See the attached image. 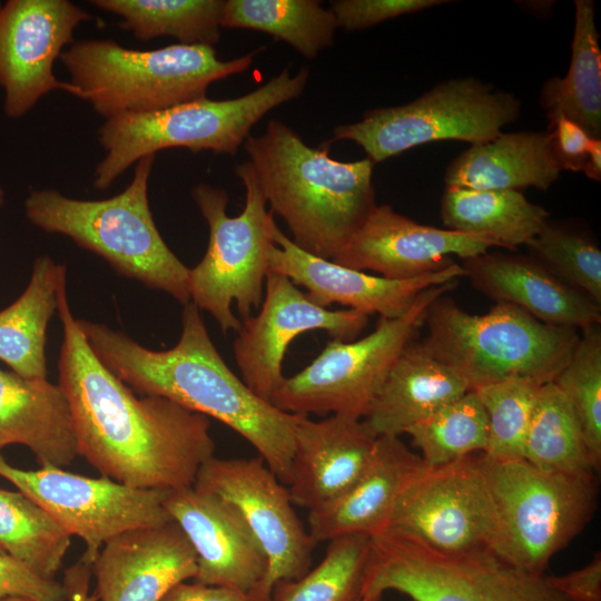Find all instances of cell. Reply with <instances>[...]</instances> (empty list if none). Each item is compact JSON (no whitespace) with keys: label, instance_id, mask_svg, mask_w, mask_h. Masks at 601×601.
<instances>
[{"label":"cell","instance_id":"obj_22","mask_svg":"<svg viewBox=\"0 0 601 601\" xmlns=\"http://www.w3.org/2000/svg\"><path fill=\"white\" fill-rule=\"evenodd\" d=\"M376 440L362 418L298 415L286 485L293 503L309 511L342 495L370 465Z\"/></svg>","mask_w":601,"mask_h":601},{"label":"cell","instance_id":"obj_19","mask_svg":"<svg viewBox=\"0 0 601 601\" xmlns=\"http://www.w3.org/2000/svg\"><path fill=\"white\" fill-rule=\"evenodd\" d=\"M165 508L196 553L194 581L234 589L253 600L268 563L239 510L194 486L170 491Z\"/></svg>","mask_w":601,"mask_h":601},{"label":"cell","instance_id":"obj_48","mask_svg":"<svg viewBox=\"0 0 601 601\" xmlns=\"http://www.w3.org/2000/svg\"><path fill=\"white\" fill-rule=\"evenodd\" d=\"M1 601H33V600L28 599V598H21V597H9Z\"/></svg>","mask_w":601,"mask_h":601},{"label":"cell","instance_id":"obj_38","mask_svg":"<svg viewBox=\"0 0 601 601\" xmlns=\"http://www.w3.org/2000/svg\"><path fill=\"white\" fill-rule=\"evenodd\" d=\"M571 356L553 378L570 403L587 449L600 467L601 462V327L580 331Z\"/></svg>","mask_w":601,"mask_h":601},{"label":"cell","instance_id":"obj_21","mask_svg":"<svg viewBox=\"0 0 601 601\" xmlns=\"http://www.w3.org/2000/svg\"><path fill=\"white\" fill-rule=\"evenodd\" d=\"M98 601H160L176 584L194 579L196 553L174 522L124 532L91 563Z\"/></svg>","mask_w":601,"mask_h":601},{"label":"cell","instance_id":"obj_17","mask_svg":"<svg viewBox=\"0 0 601 601\" xmlns=\"http://www.w3.org/2000/svg\"><path fill=\"white\" fill-rule=\"evenodd\" d=\"M91 18L68 0H9L0 6V88L7 117H22L53 90L78 97L76 87L56 78L53 63L75 42L76 28Z\"/></svg>","mask_w":601,"mask_h":601},{"label":"cell","instance_id":"obj_14","mask_svg":"<svg viewBox=\"0 0 601 601\" xmlns=\"http://www.w3.org/2000/svg\"><path fill=\"white\" fill-rule=\"evenodd\" d=\"M384 530L441 553L491 551L495 521L480 455L425 465L400 495Z\"/></svg>","mask_w":601,"mask_h":601},{"label":"cell","instance_id":"obj_23","mask_svg":"<svg viewBox=\"0 0 601 601\" xmlns=\"http://www.w3.org/2000/svg\"><path fill=\"white\" fill-rule=\"evenodd\" d=\"M471 285L549 325L582 331L601 324V306L564 284L531 256L490 253L462 259Z\"/></svg>","mask_w":601,"mask_h":601},{"label":"cell","instance_id":"obj_29","mask_svg":"<svg viewBox=\"0 0 601 601\" xmlns=\"http://www.w3.org/2000/svg\"><path fill=\"white\" fill-rule=\"evenodd\" d=\"M591 0L574 1L571 60L563 78H549L540 105L549 125L563 116L582 127L591 138L601 137V50Z\"/></svg>","mask_w":601,"mask_h":601},{"label":"cell","instance_id":"obj_32","mask_svg":"<svg viewBox=\"0 0 601 601\" xmlns=\"http://www.w3.org/2000/svg\"><path fill=\"white\" fill-rule=\"evenodd\" d=\"M523 460L534 467L572 475H595L575 414L553 382L542 384L532 410Z\"/></svg>","mask_w":601,"mask_h":601},{"label":"cell","instance_id":"obj_35","mask_svg":"<svg viewBox=\"0 0 601 601\" xmlns=\"http://www.w3.org/2000/svg\"><path fill=\"white\" fill-rule=\"evenodd\" d=\"M371 535L348 534L328 541L324 558L296 580L275 584L269 601H356L362 595Z\"/></svg>","mask_w":601,"mask_h":601},{"label":"cell","instance_id":"obj_47","mask_svg":"<svg viewBox=\"0 0 601 601\" xmlns=\"http://www.w3.org/2000/svg\"><path fill=\"white\" fill-rule=\"evenodd\" d=\"M356 601H383V594L361 595Z\"/></svg>","mask_w":601,"mask_h":601},{"label":"cell","instance_id":"obj_40","mask_svg":"<svg viewBox=\"0 0 601 601\" xmlns=\"http://www.w3.org/2000/svg\"><path fill=\"white\" fill-rule=\"evenodd\" d=\"M447 2L446 0H333L329 2V10L338 28L357 31L398 16L415 13Z\"/></svg>","mask_w":601,"mask_h":601},{"label":"cell","instance_id":"obj_37","mask_svg":"<svg viewBox=\"0 0 601 601\" xmlns=\"http://www.w3.org/2000/svg\"><path fill=\"white\" fill-rule=\"evenodd\" d=\"M525 246L529 256L601 306V249L587 230L549 218Z\"/></svg>","mask_w":601,"mask_h":601},{"label":"cell","instance_id":"obj_10","mask_svg":"<svg viewBox=\"0 0 601 601\" xmlns=\"http://www.w3.org/2000/svg\"><path fill=\"white\" fill-rule=\"evenodd\" d=\"M394 590L414 601H570L545 574H533L492 551L436 552L400 533L371 535L362 595Z\"/></svg>","mask_w":601,"mask_h":601},{"label":"cell","instance_id":"obj_18","mask_svg":"<svg viewBox=\"0 0 601 601\" xmlns=\"http://www.w3.org/2000/svg\"><path fill=\"white\" fill-rule=\"evenodd\" d=\"M499 247L481 237L422 225L376 205L341 250L331 259L356 270L404 280L435 273L455 263Z\"/></svg>","mask_w":601,"mask_h":601},{"label":"cell","instance_id":"obj_16","mask_svg":"<svg viewBox=\"0 0 601 601\" xmlns=\"http://www.w3.org/2000/svg\"><path fill=\"white\" fill-rule=\"evenodd\" d=\"M255 316L242 319L234 356L247 387L270 402L285 381L283 362L288 345L300 334L321 329L333 339L354 341L368 315L355 309H328L314 304L286 276L268 272L264 296Z\"/></svg>","mask_w":601,"mask_h":601},{"label":"cell","instance_id":"obj_20","mask_svg":"<svg viewBox=\"0 0 601 601\" xmlns=\"http://www.w3.org/2000/svg\"><path fill=\"white\" fill-rule=\"evenodd\" d=\"M268 250V272L286 276L306 289L314 304L327 308L341 304L366 315L397 318L404 315L426 288L465 276L461 264L420 277L394 280L356 270L309 254L296 246L277 225Z\"/></svg>","mask_w":601,"mask_h":601},{"label":"cell","instance_id":"obj_1","mask_svg":"<svg viewBox=\"0 0 601 601\" xmlns=\"http://www.w3.org/2000/svg\"><path fill=\"white\" fill-rule=\"evenodd\" d=\"M57 293L63 328L59 385L72 414L79 455L101 476L144 490L193 486L214 456L209 418L168 398L137 397L95 355L67 298Z\"/></svg>","mask_w":601,"mask_h":601},{"label":"cell","instance_id":"obj_36","mask_svg":"<svg viewBox=\"0 0 601 601\" xmlns=\"http://www.w3.org/2000/svg\"><path fill=\"white\" fill-rule=\"evenodd\" d=\"M427 467L455 462L486 450L487 420L472 390L406 431Z\"/></svg>","mask_w":601,"mask_h":601},{"label":"cell","instance_id":"obj_30","mask_svg":"<svg viewBox=\"0 0 601 601\" xmlns=\"http://www.w3.org/2000/svg\"><path fill=\"white\" fill-rule=\"evenodd\" d=\"M549 211L519 190H482L445 186L441 218L446 229L489 239L515 250L549 219Z\"/></svg>","mask_w":601,"mask_h":601},{"label":"cell","instance_id":"obj_39","mask_svg":"<svg viewBox=\"0 0 601 601\" xmlns=\"http://www.w3.org/2000/svg\"><path fill=\"white\" fill-rule=\"evenodd\" d=\"M542 384L510 378L475 390L487 420L483 455L491 460H521L538 391Z\"/></svg>","mask_w":601,"mask_h":601},{"label":"cell","instance_id":"obj_25","mask_svg":"<svg viewBox=\"0 0 601 601\" xmlns=\"http://www.w3.org/2000/svg\"><path fill=\"white\" fill-rule=\"evenodd\" d=\"M27 446L41 466L63 467L78 455L68 398L59 384L0 368V450Z\"/></svg>","mask_w":601,"mask_h":601},{"label":"cell","instance_id":"obj_11","mask_svg":"<svg viewBox=\"0 0 601 601\" xmlns=\"http://www.w3.org/2000/svg\"><path fill=\"white\" fill-rule=\"evenodd\" d=\"M456 284L426 288L404 315L380 317L375 329L359 339L329 341L311 364L285 378L270 403L295 415L363 418L395 361L424 324L430 305Z\"/></svg>","mask_w":601,"mask_h":601},{"label":"cell","instance_id":"obj_15","mask_svg":"<svg viewBox=\"0 0 601 601\" xmlns=\"http://www.w3.org/2000/svg\"><path fill=\"white\" fill-rule=\"evenodd\" d=\"M193 486L231 502L263 548L267 572L253 601H269L276 583L299 579L311 569L316 543L297 516L287 486L260 456H213Z\"/></svg>","mask_w":601,"mask_h":601},{"label":"cell","instance_id":"obj_24","mask_svg":"<svg viewBox=\"0 0 601 601\" xmlns=\"http://www.w3.org/2000/svg\"><path fill=\"white\" fill-rule=\"evenodd\" d=\"M424 467L421 456L400 437H377L372 461L361 477L335 500L308 511L309 535L317 544L348 534L381 532L404 489Z\"/></svg>","mask_w":601,"mask_h":601},{"label":"cell","instance_id":"obj_28","mask_svg":"<svg viewBox=\"0 0 601 601\" xmlns=\"http://www.w3.org/2000/svg\"><path fill=\"white\" fill-rule=\"evenodd\" d=\"M65 279V265L49 256L38 257L24 292L0 312V359L22 377L47 378V328Z\"/></svg>","mask_w":601,"mask_h":601},{"label":"cell","instance_id":"obj_26","mask_svg":"<svg viewBox=\"0 0 601 601\" xmlns=\"http://www.w3.org/2000/svg\"><path fill=\"white\" fill-rule=\"evenodd\" d=\"M469 391L454 370L413 341L395 361L363 421L377 437H400Z\"/></svg>","mask_w":601,"mask_h":601},{"label":"cell","instance_id":"obj_12","mask_svg":"<svg viewBox=\"0 0 601 601\" xmlns=\"http://www.w3.org/2000/svg\"><path fill=\"white\" fill-rule=\"evenodd\" d=\"M520 112L513 93L473 77L455 78L407 104L366 110L359 121L335 127L332 141L352 140L376 164L436 140L489 141Z\"/></svg>","mask_w":601,"mask_h":601},{"label":"cell","instance_id":"obj_9","mask_svg":"<svg viewBox=\"0 0 601 601\" xmlns=\"http://www.w3.org/2000/svg\"><path fill=\"white\" fill-rule=\"evenodd\" d=\"M236 175L245 187V205L235 217L226 213L228 195L224 189L201 183L191 190L207 221L209 240L203 259L189 269V297L224 333L238 332L242 326L233 303L242 319L260 307L276 225L250 162L238 164Z\"/></svg>","mask_w":601,"mask_h":601},{"label":"cell","instance_id":"obj_3","mask_svg":"<svg viewBox=\"0 0 601 601\" xmlns=\"http://www.w3.org/2000/svg\"><path fill=\"white\" fill-rule=\"evenodd\" d=\"M244 148L269 210L309 254L331 260L376 207L375 164L367 157L333 159L329 141L311 147L279 120H270L259 136L249 135Z\"/></svg>","mask_w":601,"mask_h":601},{"label":"cell","instance_id":"obj_41","mask_svg":"<svg viewBox=\"0 0 601 601\" xmlns=\"http://www.w3.org/2000/svg\"><path fill=\"white\" fill-rule=\"evenodd\" d=\"M9 597L33 601H68L65 584L38 575L8 554H0V601Z\"/></svg>","mask_w":601,"mask_h":601},{"label":"cell","instance_id":"obj_43","mask_svg":"<svg viewBox=\"0 0 601 601\" xmlns=\"http://www.w3.org/2000/svg\"><path fill=\"white\" fill-rule=\"evenodd\" d=\"M549 583L570 601H601V553L565 575H546Z\"/></svg>","mask_w":601,"mask_h":601},{"label":"cell","instance_id":"obj_8","mask_svg":"<svg viewBox=\"0 0 601 601\" xmlns=\"http://www.w3.org/2000/svg\"><path fill=\"white\" fill-rule=\"evenodd\" d=\"M491 500L492 552L511 565L544 574L550 559L588 524L597 508L595 475L541 471L525 460L480 455Z\"/></svg>","mask_w":601,"mask_h":601},{"label":"cell","instance_id":"obj_51","mask_svg":"<svg viewBox=\"0 0 601 601\" xmlns=\"http://www.w3.org/2000/svg\"><path fill=\"white\" fill-rule=\"evenodd\" d=\"M0 6H1V2H0Z\"/></svg>","mask_w":601,"mask_h":601},{"label":"cell","instance_id":"obj_6","mask_svg":"<svg viewBox=\"0 0 601 601\" xmlns=\"http://www.w3.org/2000/svg\"><path fill=\"white\" fill-rule=\"evenodd\" d=\"M424 324L427 335L422 346L470 390L510 378L552 382L580 335L508 303H496L483 315L470 314L445 294L430 305Z\"/></svg>","mask_w":601,"mask_h":601},{"label":"cell","instance_id":"obj_33","mask_svg":"<svg viewBox=\"0 0 601 601\" xmlns=\"http://www.w3.org/2000/svg\"><path fill=\"white\" fill-rule=\"evenodd\" d=\"M121 18V27L144 41L161 36L181 45L211 46L220 39L224 0H93Z\"/></svg>","mask_w":601,"mask_h":601},{"label":"cell","instance_id":"obj_42","mask_svg":"<svg viewBox=\"0 0 601 601\" xmlns=\"http://www.w3.org/2000/svg\"><path fill=\"white\" fill-rule=\"evenodd\" d=\"M552 132L553 149L562 170L582 171L592 139L574 121L560 116L549 129Z\"/></svg>","mask_w":601,"mask_h":601},{"label":"cell","instance_id":"obj_27","mask_svg":"<svg viewBox=\"0 0 601 601\" xmlns=\"http://www.w3.org/2000/svg\"><path fill=\"white\" fill-rule=\"evenodd\" d=\"M561 171L550 130L501 132L455 157L445 169L444 183L482 190H546Z\"/></svg>","mask_w":601,"mask_h":601},{"label":"cell","instance_id":"obj_50","mask_svg":"<svg viewBox=\"0 0 601 601\" xmlns=\"http://www.w3.org/2000/svg\"><path fill=\"white\" fill-rule=\"evenodd\" d=\"M0 554H6V552L3 551V549L1 548V545H0Z\"/></svg>","mask_w":601,"mask_h":601},{"label":"cell","instance_id":"obj_31","mask_svg":"<svg viewBox=\"0 0 601 601\" xmlns=\"http://www.w3.org/2000/svg\"><path fill=\"white\" fill-rule=\"evenodd\" d=\"M221 28L266 32L314 59L334 41V14L317 0H226Z\"/></svg>","mask_w":601,"mask_h":601},{"label":"cell","instance_id":"obj_2","mask_svg":"<svg viewBox=\"0 0 601 601\" xmlns=\"http://www.w3.org/2000/svg\"><path fill=\"white\" fill-rule=\"evenodd\" d=\"M78 325L98 359L126 385L227 425L287 485L298 415L262 400L231 372L194 303L184 305L179 341L165 351L146 348L105 324L78 319Z\"/></svg>","mask_w":601,"mask_h":601},{"label":"cell","instance_id":"obj_46","mask_svg":"<svg viewBox=\"0 0 601 601\" xmlns=\"http://www.w3.org/2000/svg\"><path fill=\"white\" fill-rule=\"evenodd\" d=\"M582 171L588 178L601 181V139H592Z\"/></svg>","mask_w":601,"mask_h":601},{"label":"cell","instance_id":"obj_44","mask_svg":"<svg viewBox=\"0 0 601 601\" xmlns=\"http://www.w3.org/2000/svg\"><path fill=\"white\" fill-rule=\"evenodd\" d=\"M160 601H253L234 589L180 582L173 587Z\"/></svg>","mask_w":601,"mask_h":601},{"label":"cell","instance_id":"obj_7","mask_svg":"<svg viewBox=\"0 0 601 601\" xmlns=\"http://www.w3.org/2000/svg\"><path fill=\"white\" fill-rule=\"evenodd\" d=\"M307 68H285L249 93L234 99L207 97L145 114L106 119L98 140L106 155L95 170L93 187L107 189L139 159L168 148L235 155L250 129L268 111L299 97Z\"/></svg>","mask_w":601,"mask_h":601},{"label":"cell","instance_id":"obj_13","mask_svg":"<svg viewBox=\"0 0 601 601\" xmlns=\"http://www.w3.org/2000/svg\"><path fill=\"white\" fill-rule=\"evenodd\" d=\"M0 476L38 503L86 544L89 564L110 539L136 529L171 522L165 508L170 491L135 489L108 477L73 474L61 467L21 470L0 455Z\"/></svg>","mask_w":601,"mask_h":601},{"label":"cell","instance_id":"obj_49","mask_svg":"<svg viewBox=\"0 0 601 601\" xmlns=\"http://www.w3.org/2000/svg\"><path fill=\"white\" fill-rule=\"evenodd\" d=\"M4 203V190L0 184V207L3 205Z\"/></svg>","mask_w":601,"mask_h":601},{"label":"cell","instance_id":"obj_4","mask_svg":"<svg viewBox=\"0 0 601 601\" xmlns=\"http://www.w3.org/2000/svg\"><path fill=\"white\" fill-rule=\"evenodd\" d=\"M257 52L224 61L211 46L138 50L110 39H90L75 41L60 60L78 98L109 119L205 98L209 85L247 70Z\"/></svg>","mask_w":601,"mask_h":601},{"label":"cell","instance_id":"obj_5","mask_svg":"<svg viewBox=\"0 0 601 601\" xmlns=\"http://www.w3.org/2000/svg\"><path fill=\"white\" fill-rule=\"evenodd\" d=\"M156 155L139 159L126 189L107 199L82 200L55 189H33L24 200L28 220L61 234L104 259L119 274L190 302L189 268L170 250L154 221L148 181Z\"/></svg>","mask_w":601,"mask_h":601},{"label":"cell","instance_id":"obj_45","mask_svg":"<svg viewBox=\"0 0 601 601\" xmlns=\"http://www.w3.org/2000/svg\"><path fill=\"white\" fill-rule=\"evenodd\" d=\"M91 566L79 562L75 568L66 573L65 587L68 593V601H98L96 593H88L89 577Z\"/></svg>","mask_w":601,"mask_h":601},{"label":"cell","instance_id":"obj_34","mask_svg":"<svg viewBox=\"0 0 601 601\" xmlns=\"http://www.w3.org/2000/svg\"><path fill=\"white\" fill-rule=\"evenodd\" d=\"M71 534L23 493L0 489V545L38 575L52 580L70 546Z\"/></svg>","mask_w":601,"mask_h":601}]
</instances>
